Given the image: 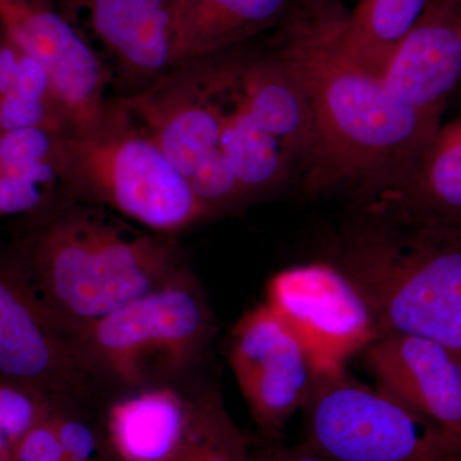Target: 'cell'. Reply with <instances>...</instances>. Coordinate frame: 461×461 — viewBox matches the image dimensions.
<instances>
[{"mask_svg":"<svg viewBox=\"0 0 461 461\" xmlns=\"http://www.w3.org/2000/svg\"><path fill=\"white\" fill-rule=\"evenodd\" d=\"M345 17L335 2L296 0L278 26L277 48L313 112L318 160L306 187L353 189L359 203L405 175L442 121L406 107L345 56Z\"/></svg>","mask_w":461,"mask_h":461,"instance_id":"cell-1","label":"cell"},{"mask_svg":"<svg viewBox=\"0 0 461 461\" xmlns=\"http://www.w3.org/2000/svg\"><path fill=\"white\" fill-rule=\"evenodd\" d=\"M41 217L20 250L42 302L71 336L185 266L172 239L103 206L67 202Z\"/></svg>","mask_w":461,"mask_h":461,"instance_id":"cell-2","label":"cell"},{"mask_svg":"<svg viewBox=\"0 0 461 461\" xmlns=\"http://www.w3.org/2000/svg\"><path fill=\"white\" fill-rule=\"evenodd\" d=\"M329 254L377 336H415L461 351L460 244L359 213Z\"/></svg>","mask_w":461,"mask_h":461,"instance_id":"cell-3","label":"cell"},{"mask_svg":"<svg viewBox=\"0 0 461 461\" xmlns=\"http://www.w3.org/2000/svg\"><path fill=\"white\" fill-rule=\"evenodd\" d=\"M57 167L67 202L103 206L151 232L172 235L209 218L189 181L120 99L93 131L60 138Z\"/></svg>","mask_w":461,"mask_h":461,"instance_id":"cell-4","label":"cell"},{"mask_svg":"<svg viewBox=\"0 0 461 461\" xmlns=\"http://www.w3.org/2000/svg\"><path fill=\"white\" fill-rule=\"evenodd\" d=\"M217 330L204 291L186 266L159 286L71 336L96 378L159 386L200 359Z\"/></svg>","mask_w":461,"mask_h":461,"instance_id":"cell-5","label":"cell"},{"mask_svg":"<svg viewBox=\"0 0 461 461\" xmlns=\"http://www.w3.org/2000/svg\"><path fill=\"white\" fill-rule=\"evenodd\" d=\"M229 51L189 60L121 103L189 181L208 217L247 205L221 148Z\"/></svg>","mask_w":461,"mask_h":461,"instance_id":"cell-6","label":"cell"},{"mask_svg":"<svg viewBox=\"0 0 461 461\" xmlns=\"http://www.w3.org/2000/svg\"><path fill=\"white\" fill-rule=\"evenodd\" d=\"M302 411L303 442L330 461H461L460 441L342 368L317 373Z\"/></svg>","mask_w":461,"mask_h":461,"instance_id":"cell-7","label":"cell"},{"mask_svg":"<svg viewBox=\"0 0 461 461\" xmlns=\"http://www.w3.org/2000/svg\"><path fill=\"white\" fill-rule=\"evenodd\" d=\"M0 378L29 384L57 402L86 396L96 378L42 302L20 247L2 245Z\"/></svg>","mask_w":461,"mask_h":461,"instance_id":"cell-8","label":"cell"},{"mask_svg":"<svg viewBox=\"0 0 461 461\" xmlns=\"http://www.w3.org/2000/svg\"><path fill=\"white\" fill-rule=\"evenodd\" d=\"M229 362L258 429L268 441L282 439L317 378L304 339L286 318L263 303L233 327Z\"/></svg>","mask_w":461,"mask_h":461,"instance_id":"cell-9","label":"cell"},{"mask_svg":"<svg viewBox=\"0 0 461 461\" xmlns=\"http://www.w3.org/2000/svg\"><path fill=\"white\" fill-rule=\"evenodd\" d=\"M0 29L41 63L71 133L93 131L113 104L111 69L81 30L45 0H0Z\"/></svg>","mask_w":461,"mask_h":461,"instance_id":"cell-10","label":"cell"},{"mask_svg":"<svg viewBox=\"0 0 461 461\" xmlns=\"http://www.w3.org/2000/svg\"><path fill=\"white\" fill-rule=\"evenodd\" d=\"M267 304L290 321L318 372L342 368V360L377 338L363 303L330 263L278 273L267 287Z\"/></svg>","mask_w":461,"mask_h":461,"instance_id":"cell-11","label":"cell"},{"mask_svg":"<svg viewBox=\"0 0 461 461\" xmlns=\"http://www.w3.org/2000/svg\"><path fill=\"white\" fill-rule=\"evenodd\" d=\"M375 388L461 442V362L457 351L415 336H377L362 348Z\"/></svg>","mask_w":461,"mask_h":461,"instance_id":"cell-12","label":"cell"},{"mask_svg":"<svg viewBox=\"0 0 461 461\" xmlns=\"http://www.w3.org/2000/svg\"><path fill=\"white\" fill-rule=\"evenodd\" d=\"M176 0H77L113 83L133 95L177 67Z\"/></svg>","mask_w":461,"mask_h":461,"instance_id":"cell-13","label":"cell"},{"mask_svg":"<svg viewBox=\"0 0 461 461\" xmlns=\"http://www.w3.org/2000/svg\"><path fill=\"white\" fill-rule=\"evenodd\" d=\"M357 204L360 214L402 229H461V115L439 126L399 180Z\"/></svg>","mask_w":461,"mask_h":461,"instance_id":"cell-14","label":"cell"},{"mask_svg":"<svg viewBox=\"0 0 461 461\" xmlns=\"http://www.w3.org/2000/svg\"><path fill=\"white\" fill-rule=\"evenodd\" d=\"M384 86L406 107L442 121L461 89V0H435L388 63Z\"/></svg>","mask_w":461,"mask_h":461,"instance_id":"cell-15","label":"cell"},{"mask_svg":"<svg viewBox=\"0 0 461 461\" xmlns=\"http://www.w3.org/2000/svg\"><path fill=\"white\" fill-rule=\"evenodd\" d=\"M239 87L249 112L277 139L293 166L300 163L305 169L306 180L318 160L313 112L277 45L269 51L241 48Z\"/></svg>","mask_w":461,"mask_h":461,"instance_id":"cell-16","label":"cell"},{"mask_svg":"<svg viewBox=\"0 0 461 461\" xmlns=\"http://www.w3.org/2000/svg\"><path fill=\"white\" fill-rule=\"evenodd\" d=\"M296 0H176L177 66L244 45L278 27Z\"/></svg>","mask_w":461,"mask_h":461,"instance_id":"cell-17","label":"cell"},{"mask_svg":"<svg viewBox=\"0 0 461 461\" xmlns=\"http://www.w3.org/2000/svg\"><path fill=\"white\" fill-rule=\"evenodd\" d=\"M241 45L229 51L221 148L248 204L280 189L294 166L271 132L249 112L239 87Z\"/></svg>","mask_w":461,"mask_h":461,"instance_id":"cell-18","label":"cell"},{"mask_svg":"<svg viewBox=\"0 0 461 461\" xmlns=\"http://www.w3.org/2000/svg\"><path fill=\"white\" fill-rule=\"evenodd\" d=\"M189 418L190 400L175 388H141L112 406L109 441L121 461H172L186 435Z\"/></svg>","mask_w":461,"mask_h":461,"instance_id":"cell-19","label":"cell"},{"mask_svg":"<svg viewBox=\"0 0 461 461\" xmlns=\"http://www.w3.org/2000/svg\"><path fill=\"white\" fill-rule=\"evenodd\" d=\"M433 2L360 0L342 23V51L363 71L382 78L393 54Z\"/></svg>","mask_w":461,"mask_h":461,"instance_id":"cell-20","label":"cell"},{"mask_svg":"<svg viewBox=\"0 0 461 461\" xmlns=\"http://www.w3.org/2000/svg\"><path fill=\"white\" fill-rule=\"evenodd\" d=\"M172 461H251L248 439L236 426L220 391L190 400V418Z\"/></svg>","mask_w":461,"mask_h":461,"instance_id":"cell-21","label":"cell"},{"mask_svg":"<svg viewBox=\"0 0 461 461\" xmlns=\"http://www.w3.org/2000/svg\"><path fill=\"white\" fill-rule=\"evenodd\" d=\"M63 193L57 165L0 169V220L14 215H41Z\"/></svg>","mask_w":461,"mask_h":461,"instance_id":"cell-22","label":"cell"},{"mask_svg":"<svg viewBox=\"0 0 461 461\" xmlns=\"http://www.w3.org/2000/svg\"><path fill=\"white\" fill-rule=\"evenodd\" d=\"M57 400L21 382L0 378V429L16 445L50 417Z\"/></svg>","mask_w":461,"mask_h":461,"instance_id":"cell-23","label":"cell"},{"mask_svg":"<svg viewBox=\"0 0 461 461\" xmlns=\"http://www.w3.org/2000/svg\"><path fill=\"white\" fill-rule=\"evenodd\" d=\"M62 136L45 130L0 132V169L57 165Z\"/></svg>","mask_w":461,"mask_h":461,"instance_id":"cell-24","label":"cell"},{"mask_svg":"<svg viewBox=\"0 0 461 461\" xmlns=\"http://www.w3.org/2000/svg\"><path fill=\"white\" fill-rule=\"evenodd\" d=\"M50 421L58 441L72 461H100L98 441L85 421L60 411L58 402L50 412Z\"/></svg>","mask_w":461,"mask_h":461,"instance_id":"cell-25","label":"cell"},{"mask_svg":"<svg viewBox=\"0 0 461 461\" xmlns=\"http://www.w3.org/2000/svg\"><path fill=\"white\" fill-rule=\"evenodd\" d=\"M14 461H72L58 441L50 415L21 439Z\"/></svg>","mask_w":461,"mask_h":461,"instance_id":"cell-26","label":"cell"},{"mask_svg":"<svg viewBox=\"0 0 461 461\" xmlns=\"http://www.w3.org/2000/svg\"><path fill=\"white\" fill-rule=\"evenodd\" d=\"M251 461H330L317 453L305 442L297 445H286L278 441H268L266 447L251 454Z\"/></svg>","mask_w":461,"mask_h":461,"instance_id":"cell-27","label":"cell"},{"mask_svg":"<svg viewBox=\"0 0 461 461\" xmlns=\"http://www.w3.org/2000/svg\"><path fill=\"white\" fill-rule=\"evenodd\" d=\"M20 60V47L0 29V99L16 86Z\"/></svg>","mask_w":461,"mask_h":461,"instance_id":"cell-28","label":"cell"},{"mask_svg":"<svg viewBox=\"0 0 461 461\" xmlns=\"http://www.w3.org/2000/svg\"><path fill=\"white\" fill-rule=\"evenodd\" d=\"M427 232L433 233V235L439 236V238L461 245V229L451 230H427Z\"/></svg>","mask_w":461,"mask_h":461,"instance_id":"cell-29","label":"cell"},{"mask_svg":"<svg viewBox=\"0 0 461 461\" xmlns=\"http://www.w3.org/2000/svg\"><path fill=\"white\" fill-rule=\"evenodd\" d=\"M0 461H14L12 460L11 457L5 456V455L0 454Z\"/></svg>","mask_w":461,"mask_h":461,"instance_id":"cell-30","label":"cell"},{"mask_svg":"<svg viewBox=\"0 0 461 461\" xmlns=\"http://www.w3.org/2000/svg\"><path fill=\"white\" fill-rule=\"evenodd\" d=\"M306 2H333V0H306Z\"/></svg>","mask_w":461,"mask_h":461,"instance_id":"cell-31","label":"cell"},{"mask_svg":"<svg viewBox=\"0 0 461 461\" xmlns=\"http://www.w3.org/2000/svg\"><path fill=\"white\" fill-rule=\"evenodd\" d=\"M457 354H459L460 362H461V351H459V353H457Z\"/></svg>","mask_w":461,"mask_h":461,"instance_id":"cell-32","label":"cell"},{"mask_svg":"<svg viewBox=\"0 0 461 461\" xmlns=\"http://www.w3.org/2000/svg\"><path fill=\"white\" fill-rule=\"evenodd\" d=\"M459 93H461V89H460Z\"/></svg>","mask_w":461,"mask_h":461,"instance_id":"cell-33","label":"cell"}]
</instances>
